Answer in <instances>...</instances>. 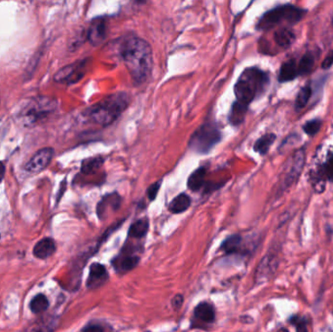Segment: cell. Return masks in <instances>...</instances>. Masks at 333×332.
Returning <instances> with one entry per match:
<instances>
[{
    "label": "cell",
    "instance_id": "obj_3",
    "mask_svg": "<svg viewBox=\"0 0 333 332\" xmlns=\"http://www.w3.org/2000/svg\"><path fill=\"white\" fill-rule=\"evenodd\" d=\"M269 81L268 73L262 69L257 68L245 69L234 86L236 101L249 107L256 98L266 91Z\"/></svg>",
    "mask_w": 333,
    "mask_h": 332
},
{
    "label": "cell",
    "instance_id": "obj_8",
    "mask_svg": "<svg viewBox=\"0 0 333 332\" xmlns=\"http://www.w3.org/2000/svg\"><path fill=\"white\" fill-rule=\"evenodd\" d=\"M89 59H83L80 62H76L70 66H68L64 69H59L55 75V80L59 83L67 84H74L81 80L87 71V67Z\"/></svg>",
    "mask_w": 333,
    "mask_h": 332
},
{
    "label": "cell",
    "instance_id": "obj_7",
    "mask_svg": "<svg viewBox=\"0 0 333 332\" xmlns=\"http://www.w3.org/2000/svg\"><path fill=\"white\" fill-rule=\"evenodd\" d=\"M305 160H306L305 149H298L294 152V154L291 156L289 160L287 172L283 178L281 185L282 189H287L297 180L299 175L301 174V172L304 169Z\"/></svg>",
    "mask_w": 333,
    "mask_h": 332
},
{
    "label": "cell",
    "instance_id": "obj_4",
    "mask_svg": "<svg viewBox=\"0 0 333 332\" xmlns=\"http://www.w3.org/2000/svg\"><path fill=\"white\" fill-rule=\"evenodd\" d=\"M306 10L294 5H281L264 13L256 24V28L258 31H270L283 22L291 24L298 23L303 19Z\"/></svg>",
    "mask_w": 333,
    "mask_h": 332
},
{
    "label": "cell",
    "instance_id": "obj_37",
    "mask_svg": "<svg viewBox=\"0 0 333 332\" xmlns=\"http://www.w3.org/2000/svg\"><path fill=\"white\" fill-rule=\"evenodd\" d=\"M277 332H289V331L287 330V328H285V327H282V328H280V329H278V331Z\"/></svg>",
    "mask_w": 333,
    "mask_h": 332
},
{
    "label": "cell",
    "instance_id": "obj_18",
    "mask_svg": "<svg viewBox=\"0 0 333 332\" xmlns=\"http://www.w3.org/2000/svg\"><path fill=\"white\" fill-rule=\"evenodd\" d=\"M249 107L241 104V103H238L237 101H235V103L232 104L231 106V110H230L229 120L230 124L232 126H239L241 125V123L244 122L246 115L248 112Z\"/></svg>",
    "mask_w": 333,
    "mask_h": 332
},
{
    "label": "cell",
    "instance_id": "obj_31",
    "mask_svg": "<svg viewBox=\"0 0 333 332\" xmlns=\"http://www.w3.org/2000/svg\"><path fill=\"white\" fill-rule=\"evenodd\" d=\"M289 322L296 327V332H309L308 331V322H309V321L305 317H300L298 315H293L289 319Z\"/></svg>",
    "mask_w": 333,
    "mask_h": 332
},
{
    "label": "cell",
    "instance_id": "obj_14",
    "mask_svg": "<svg viewBox=\"0 0 333 332\" xmlns=\"http://www.w3.org/2000/svg\"><path fill=\"white\" fill-rule=\"evenodd\" d=\"M278 261L276 257L271 253L267 254L257 268L255 279L258 281H265L267 278L273 275V273L276 271Z\"/></svg>",
    "mask_w": 333,
    "mask_h": 332
},
{
    "label": "cell",
    "instance_id": "obj_22",
    "mask_svg": "<svg viewBox=\"0 0 333 332\" xmlns=\"http://www.w3.org/2000/svg\"><path fill=\"white\" fill-rule=\"evenodd\" d=\"M149 229V222L146 218H141L135 221L129 229V237L131 238H136V239H140L144 237Z\"/></svg>",
    "mask_w": 333,
    "mask_h": 332
},
{
    "label": "cell",
    "instance_id": "obj_11",
    "mask_svg": "<svg viewBox=\"0 0 333 332\" xmlns=\"http://www.w3.org/2000/svg\"><path fill=\"white\" fill-rule=\"evenodd\" d=\"M54 156V150L51 147H46L39 150L26 165L25 171L32 173L42 172L52 161Z\"/></svg>",
    "mask_w": 333,
    "mask_h": 332
},
{
    "label": "cell",
    "instance_id": "obj_13",
    "mask_svg": "<svg viewBox=\"0 0 333 332\" xmlns=\"http://www.w3.org/2000/svg\"><path fill=\"white\" fill-rule=\"evenodd\" d=\"M108 279V273L103 264L93 263L90 266V274L87 281V286L96 288L103 286Z\"/></svg>",
    "mask_w": 333,
    "mask_h": 332
},
{
    "label": "cell",
    "instance_id": "obj_21",
    "mask_svg": "<svg viewBox=\"0 0 333 332\" xmlns=\"http://www.w3.org/2000/svg\"><path fill=\"white\" fill-rule=\"evenodd\" d=\"M274 40L278 46L288 48L295 41V34L288 27H282L274 34Z\"/></svg>",
    "mask_w": 333,
    "mask_h": 332
},
{
    "label": "cell",
    "instance_id": "obj_5",
    "mask_svg": "<svg viewBox=\"0 0 333 332\" xmlns=\"http://www.w3.org/2000/svg\"><path fill=\"white\" fill-rule=\"evenodd\" d=\"M222 138V133L214 121H207L199 127L190 137L189 149L198 154H207L216 147Z\"/></svg>",
    "mask_w": 333,
    "mask_h": 332
},
{
    "label": "cell",
    "instance_id": "obj_25",
    "mask_svg": "<svg viewBox=\"0 0 333 332\" xmlns=\"http://www.w3.org/2000/svg\"><path fill=\"white\" fill-rule=\"evenodd\" d=\"M104 157L103 156H95L92 158H88L82 162L81 172L85 174H93L98 172L104 165Z\"/></svg>",
    "mask_w": 333,
    "mask_h": 332
},
{
    "label": "cell",
    "instance_id": "obj_27",
    "mask_svg": "<svg viewBox=\"0 0 333 332\" xmlns=\"http://www.w3.org/2000/svg\"><path fill=\"white\" fill-rule=\"evenodd\" d=\"M311 96H312V88L310 85H306L304 88H302L299 91L295 100V108L297 110L304 108L307 105V103H309Z\"/></svg>",
    "mask_w": 333,
    "mask_h": 332
},
{
    "label": "cell",
    "instance_id": "obj_12",
    "mask_svg": "<svg viewBox=\"0 0 333 332\" xmlns=\"http://www.w3.org/2000/svg\"><path fill=\"white\" fill-rule=\"evenodd\" d=\"M122 203V198L117 192L109 193L103 197L97 206V215L102 220L107 217L109 212H116L119 209Z\"/></svg>",
    "mask_w": 333,
    "mask_h": 332
},
{
    "label": "cell",
    "instance_id": "obj_32",
    "mask_svg": "<svg viewBox=\"0 0 333 332\" xmlns=\"http://www.w3.org/2000/svg\"><path fill=\"white\" fill-rule=\"evenodd\" d=\"M162 182H157L155 184H151L148 189H147V196H148V199L150 201H154L158 195V192L160 190V187H161Z\"/></svg>",
    "mask_w": 333,
    "mask_h": 332
},
{
    "label": "cell",
    "instance_id": "obj_24",
    "mask_svg": "<svg viewBox=\"0 0 333 332\" xmlns=\"http://www.w3.org/2000/svg\"><path fill=\"white\" fill-rule=\"evenodd\" d=\"M241 244H243V238L240 235H232L228 237L226 240L221 244V251L227 254L237 253L241 252Z\"/></svg>",
    "mask_w": 333,
    "mask_h": 332
},
{
    "label": "cell",
    "instance_id": "obj_1",
    "mask_svg": "<svg viewBox=\"0 0 333 332\" xmlns=\"http://www.w3.org/2000/svg\"><path fill=\"white\" fill-rule=\"evenodd\" d=\"M119 53L135 85L148 81L154 61L152 48L146 40L138 36H127L121 40Z\"/></svg>",
    "mask_w": 333,
    "mask_h": 332
},
{
    "label": "cell",
    "instance_id": "obj_6",
    "mask_svg": "<svg viewBox=\"0 0 333 332\" xmlns=\"http://www.w3.org/2000/svg\"><path fill=\"white\" fill-rule=\"evenodd\" d=\"M56 107V103L54 101L43 99L32 101L26 106L21 110L20 118L22 119L24 125L31 126L37 122L39 118L45 117L48 113L53 111Z\"/></svg>",
    "mask_w": 333,
    "mask_h": 332
},
{
    "label": "cell",
    "instance_id": "obj_33",
    "mask_svg": "<svg viewBox=\"0 0 333 332\" xmlns=\"http://www.w3.org/2000/svg\"><path fill=\"white\" fill-rule=\"evenodd\" d=\"M333 66V50L329 51L326 55L325 58L323 59L322 64V69H330Z\"/></svg>",
    "mask_w": 333,
    "mask_h": 332
},
{
    "label": "cell",
    "instance_id": "obj_16",
    "mask_svg": "<svg viewBox=\"0 0 333 332\" xmlns=\"http://www.w3.org/2000/svg\"><path fill=\"white\" fill-rule=\"evenodd\" d=\"M298 76V64L294 58H290L282 65L279 72V81L281 83L294 80Z\"/></svg>",
    "mask_w": 333,
    "mask_h": 332
},
{
    "label": "cell",
    "instance_id": "obj_35",
    "mask_svg": "<svg viewBox=\"0 0 333 332\" xmlns=\"http://www.w3.org/2000/svg\"><path fill=\"white\" fill-rule=\"evenodd\" d=\"M82 332H104V327L100 324H89L83 328Z\"/></svg>",
    "mask_w": 333,
    "mask_h": 332
},
{
    "label": "cell",
    "instance_id": "obj_19",
    "mask_svg": "<svg viewBox=\"0 0 333 332\" xmlns=\"http://www.w3.org/2000/svg\"><path fill=\"white\" fill-rule=\"evenodd\" d=\"M190 205H191V198L185 193H180L172 199V202L169 205V210L172 214L178 215L186 212L189 208Z\"/></svg>",
    "mask_w": 333,
    "mask_h": 332
},
{
    "label": "cell",
    "instance_id": "obj_39",
    "mask_svg": "<svg viewBox=\"0 0 333 332\" xmlns=\"http://www.w3.org/2000/svg\"><path fill=\"white\" fill-rule=\"evenodd\" d=\"M147 332H150V331H147Z\"/></svg>",
    "mask_w": 333,
    "mask_h": 332
},
{
    "label": "cell",
    "instance_id": "obj_26",
    "mask_svg": "<svg viewBox=\"0 0 333 332\" xmlns=\"http://www.w3.org/2000/svg\"><path fill=\"white\" fill-rule=\"evenodd\" d=\"M315 66V56L312 52H307L301 57L298 64L299 75H307L311 73Z\"/></svg>",
    "mask_w": 333,
    "mask_h": 332
},
{
    "label": "cell",
    "instance_id": "obj_20",
    "mask_svg": "<svg viewBox=\"0 0 333 332\" xmlns=\"http://www.w3.org/2000/svg\"><path fill=\"white\" fill-rule=\"evenodd\" d=\"M194 316L200 321L213 322L216 320V312L214 307L207 302H201L194 309Z\"/></svg>",
    "mask_w": 333,
    "mask_h": 332
},
{
    "label": "cell",
    "instance_id": "obj_38",
    "mask_svg": "<svg viewBox=\"0 0 333 332\" xmlns=\"http://www.w3.org/2000/svg\"><path fill=\"white\" fill-rule=\"evenodd\" d=\"M331 23H332V25H333V17H332V20H331Z\"/></svg>",
    "mask_w": 333,
    "mask_h": 332
},
{
    "label": "cell",
    "instance_id": "obj_2",
    "mask_svg": "<svg viewBox=\"0 0 333 332\" xmlns=\"http://www.w3.org/2000/svg\"><path fill=\"white\" fill-rule=\"evenodd\" d=\"M130 103L126 93L119 92L105 97L85 111V116L101 126H109L123 114Z\"/></svg>",
    "mask_w": 333,
    "mask_h": 332
},
{
    "label": "cell",
    "instance_id": "obj_15",
    "mask_svg": "<svg viewBox=\"0 0 333 332\" xmlns=\"http://www.w3.org/2000/svg\"><path fill=\"white\" fill-rule=\"evenodd\" d=\"M207 167L202 166L196 169L194 172H192L187 180V187L193 191L198 192L201 189L206 187V175H207Z\"/></svg>",
    "mask_w": 333,
    "mask_h": 332
},
{
    "label": "cell",
    "instance_id": "obj_23",
    "mask_svg": "<svg viewBox=\"0 0 333 332\" xmlns=\"http://www.w3.org/2000/svg\"><path fill=\"white\" fill-rule=\"evenodd\" d=\"M276 138V135L273 134V133L266 134V135L262 136L261 138H258L255 141V143L253 145V150L255 152H257L258 154L264 156V155H266L268 153V151H269V149L271 147V145L275 142Z\"/></svg>",
    "mask_w": 333,
    "mask_h": 332
},
{
    "label": "cell",
    "instance_id": "obj_10",
    "mask_svg": "<svg viewBox=\"0 0 333 332\" xmlns=\"http://www.w3.org/2000/svg\"><path fill=\"white\" fill-rule=\"evenodd\" d=\"M107 35V23L104 17L94 19L87 32V39L93 46H98L105 40Z\"/></svg>",
    "mask_w": 333,
    "mask_h": 332
},
{
    "label": "cell",
    "instance_id": "obj_36",
    "mask_svg": "<svg viewBox=\"0 0 333 332\" xmlns=\"http://www.w3.org/2000/svg\"><path fill=\"white\" fill-rule=\"evenodd\" d=\"M4 174H5V166L3 163L0 162V183L2 182V179L4 177Z\"/></svg>",
    "mask_w": 333,
    "mask_h": 332
},
{
    "label": "cell",
    "instance_id": "obj_34",
    "mask_svg": "<svg viewBox=\"0 0 333 332\" xmlns=\"http://www.w3.org/2000/svg\"><path fill=\"white\" fill-rule=\"evenodd\" d=\"M183 304H184V295L176 294L174 297L172 298V306L173 309H180L181 306H183Z\"/></svg>",
    "mask_w": 333,
    "mask_h": 332
},
{
    "label": "cell",
    "instance_id": "obj_29",
    "mask_svg": "<svg viewBox=\"0 0 333 332\" xmlns=\"http://www.w3.org/2000/svg\"><path fill=\"white\" fill-rule=\"evenodd\" d=\"M140 258L137 256V255H128L123 257L120 261H118V268L122 271H131L133 269H135L138 263H139Z\"/></svg>",
    "mask_w": 333,
    "mask_h": 332
},
{
    "label": "cell",
    "instance_id": "obj_9",
    "mask_svg": "<svg viewBox=\"0 0 333 332\" xmlns=\"http://www.w3.org/2000/svg\"><path fill=\"white\" fill-rule=\"evenodd\" d=\"M314 179L315 183L313 184V186L317 193H322L324 191L325 180L333 182V150L319 169Z\"/></svg>",
    "mask_w": 333,
    "mask_h": 332
},
{
    "label": "cell",
    "instance_id": "obj_30",
    "mask_svg": "<svg viewBox=\"0 0 333 332\" xmlns=\"http://www.w3.org/2000/svg\"><path fill=\"white\" fill-rule=\"evenodd\" d=\"M322 120L319 119V118H316V119H313V120H310L308 122H306L304 125H303V131L308 135V136H316L319 131L321 130L322 128Z\"/></svg>",
    "mask_w": 333,
    "mask_h": 332
},
{
    "label": "cell",
    "instance_id": "obj_17",
    "mask_svg": "<svg viewBox=\"0 0 333 332\" xmlns=\"http://www.w3.org/2000/svg\"><path fill=\"white\" fill-rule=\"evenodd\" d=\"M55 251H56L55 242L50 238H45L39 240L35 245L34 253L36 257L40 259H46L48 257H50Z\"/></svg>",
    "mask_w": 333,
    "mask_h": 332
},
{
    "label": "cell",
    "instance_id": "obj_28",
    "mask_svg": "<svg viewBox=\"0 0 333 332\" xmlns=\"http://www.w3.org/2000/svg\"><path fill=\"white\" fill-rule=\"evenodd\" d=\"M29 307L33 311V313L40 314V313L46 311L47 308L49 307V301L45 295L38 294L32 300Z\"/></svg>",
    "mask_w": 333,
    "mask_h": 332
}]
</instances>
